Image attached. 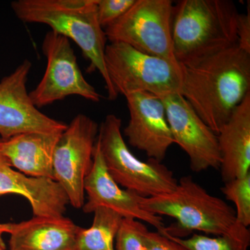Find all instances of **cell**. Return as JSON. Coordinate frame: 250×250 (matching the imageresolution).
Instances as JSON below:
<instances>
[{"mask_svg":"<svg viewBox=\"0 0 250 250\" xmlns=\"http://www.w3.org/2000/svg\"><path fill=\"white\" fill-rule=\"evenodd\" d=\"M179 66L181 95L218 134L250 93V54L236 44Z\"/></svg>","mask_w":250,"mask_h":250,"instance_id":"1","label":"cell"},{"mask_svg":"<svg viewBox=\"0 0 250 250\" xmlns=\"http://www.w3.org/2000/svg\"><path fill=\"white\" fill-rule=\"evenodd\" d=\"M98 0H17L11 8L26 23L49 26L52 31L73 41L90 62L88 71H98L107 90L108 99L118 98L105 63L107 41L97 16Z\"/></svg>","mask_w":250,"mask_h":250,"instance_id":"2","label":"cell"},{"mask_svg":"<svg viewBox=\"0 0 250 250\" xmlns=\"http://www.w3.org/2000/svg\"><path fill=\"white\" fill-rule=\"evenodd\" d=\"M236 5L231 0H181L173 7L172 36L179 64L236 45Z\"/></svg>","mask_w":250,"mask_h":250,"instance_id":"3","label":"cell"},{"mask_svg":"<svg viewBox=\"0 0 250 250\" xmlns=\"http://www.w3.org/2000/svg\"><path fill=\"white\" fill-rule=\"evenodd\" d=\"M141 207L153 214L175 219L163 235L176 238H184L193 231L218 236L228 232L236 222L232 207L208 193L190 175L179 179L173 191L143 197Z\"/></svg>","mask_w":250,"mask_h":250,"instance_id":"4","label":"cell"},{"mask_svg":"<svg viewBox=\"0 0 250 250\" xmlns=\"http://www.w3.org/2000/svg\"><path fill=\"white\" fill-rule=\"evenodd\" d=\"M121 126V118L108 115L99 128L97 139L112 178L145 198L173 191L178 181L172 171L154 159L143 161L135 156L123 139Z\"/></svg>","mask_w":250,"mask_h":250,"instance_id":"5","label":"cell"},{"mask_svg":"<svg viewBox=\"0 0 250 250\" xmlns=\"http://www.w3.org/2000/svg\"><path fill=\"white\" fill-rule=\"evenodd\" d=\"M105 63L116 93L146 92L159 98L180 93L179 65L140 52L123 42H110L105 49Z\"/></svg>","mask_w":250,"mask_h":250,"instance_id":"6","label":"cell"},{"mask_svg":"<svg viewBox=\"0 0 250 250\" xmlns=\"http://www.w3.org/2000/svg\"><path fill=\"white\" fill-rule=\"evenodd\" d=\"M173 7L171 0H136L127 12L104 29L106 39L179 65L172 42Z\"/></svg>","mask_w":250,"mask_h":250,"instance_id":"7","label":"cell"},{"mask_svg":"<svg viewBox=\"0 0 250 250\" xmlns=\"http://www.w3.org/2000/svg\"><path fill=\"white\" fill-rule=\"evenodd\" d=\"M99 128L89 117L77 115L61 134L54 149V179L62 186L69 204L76 208L85 203L83 184L93 165Z\"/></svg>","mask_w":250,"mask_h":250,"instance_id":"8","label":"cell"},{"mask_svg":"<svg viewBox=\"0 0 250 250\" xmlns=\"http://www.w3.org/2000/svg\"><path fill=\"white\" fill-rule=\"evenodd\" d=\"M47 67L42 80L29 97L36 108L43 107L70 95L99 103L100 94L83 77L70 40L53 31L46 34L42 45Z\"/></svg>","mask_w":250,"mask_h":250,"instance_id":"9","label":"cell"},{"mask_svg":"<svg viewBox=\"0 0 250 250\" xmlns=\"http://www.w3.org/2000/svg\"><path fill=\"white\" fill-rule=\"evenodd\" d=\"M32 63L23 61L0 81V136L9 139L23 133L61 134L67 125L49 118L31 102L27 90Z\"/></svg>","mask_w":250,"mask_h":250,"instance_id":"10","label":"cell"},{"mask_svg":"<svg viewBox=\"0 0 250 250\" xmlns=\"http://www.w3.org/2000/svg\"><path fill=\"white\" fill-rule=\"evenodd\" d=\"M174 143L187 153L190 169L200 172L209 168L219 169L221 154L218 136L202 121L180 93L161 98Z\"/></svg>","mask_w":250,"mask_h":250,"instance_id":"11","label":"cell"},{"mask_svg":"<svg viewBox=\"0 0 250 250\" xmlns=\"http://www.w3.org/2000/svg\"><path fill=\"white\" fill-rule=\"evenodd\" d=\"M87 201L82 207L85 213H93L100 207L116 212L123 219L144 221L164 234L166 226L159 215L149 213L141 207L142 197L123 188L108 173L98 141L93 152V162L83 184Z\"/></svg>","mask_w":250,"mask_h":250,"instance_id":"12","label":"cell"},{"mask_svg":"<svg viewBox=\"0 0 250 250\" xmlns=\"http://www.w3.org/2000/svg\"><path fill=\"white\" fill-rule=\"evenodd\" d=\"M130 119L125 136L132 147L149 159L162 162L174 143L162 100L153 94L138 92L125 96Z\"/></svg>","mask_w":250,"mask_h":250,"instance_id":"13","label":"cell"},{"mask_svg":"<svg viewBox=\"0 0 250 250\" xmlns=\"http://www.w3.org/2000/svg\"><path fill=\"white\" fill-rule=\"evenodd\" d=\"M9 194L27 199L34 216H62L69 204L58 182L52 179L29 177L15 170L0 155V195Z\"/></svg>","mask_w":250,"mask_h":250,"instance_id":"14","label":"cell"},{"mask_svg":"<svg viewBox=\"0 0 250 250\" xmlns=\"http://www.w3.org/2000/svg\"><path fill=\"white\" fill-rule=\"evenodd\" d=\"M82 228L64 215L11 223L9 250H75Z\"/></svg>","mask_w":250,"mask_h":250,"instance_id":"15","label":"cell"},{"mask_svg":"<svg viewBox=\"0 0 250 250\" xmlns=\"http://www.w3.org/2000/svg\"><path fill=\"white\" fill-rule=\"evenodd\" d=\"M61 134L29 132L0 138V155L25 175L54 179V151Z\"/></svg>","mask_w":250,"mask_h":250,"instance_id":"16","label":"cell"},{"mask_svg":"<svg viewBox=\"0 0 250 250\" xmlns=\"http://www.w3.org/2000/svg\"><path fill=\"white\" fill-rule=\"evenodd\" d=\"M218 141L221 154L224 183L250 172V93L220 129Z\"/></svg>","mask_w":250,"mask_h":250,"instance_id":"17","label":"cell"},{"mask_svg":"<svg viewBox=\"0 0 250 250\" xmlns=\"http://www.w3.org/2000/svg\"><path fill=\"white\" fill-rule=\"evenodd\" d=\"M90 228H82L75 250H116L115 243L123 217L107 208H97Z\"/></svg>","mask_w":250,"mask_h":250,"instance_id":"18","label":"cell"},{"mask_svg":"<svg viewBox=\"0 0 250 250\" xmlns=\"http://www.w3.org/2000/svg\"><path fill=\"white\" fill-rule=\"evenodd\" d=\"M189 250H248L250 246V230L236 223L228 232L210 237L193 233L190 238L167 236Z\"/></svg>","mask_w":250,"mask_h":250,"instance_id":"19","label":"cell"},{"mask_svg":"<svg viewBox=\"0 0 250 250\" xmlns=\"http://www.w3.org/2000/svg\"><path fill=\"white\" fill-rule=\"evenodd\" d=\"M227 200L236 206V223L246 228L250 225V172L225 183L220 188Z\"/></svg>","mask_w":250,"mask_h":250,"instance_id":"20","label":"cell"},{"mask_svg":"<svg viewBox=\"0 0 250 250\" xmlns=\"http://www.w3.org/2000/svg\"><path fill=\"white\" fill-rule=\"evenodd\" d=\"M147 230L139 220L123 219L116 238V250H146L143 235Z\"/></svg>","mask_w":250,"mask_h":250,"instance_id":"21","label":"cell"},{"mask_svg":"<svg viewBox=\"0 0 250 250\" xmlns=\"http://www.w3.org/2000/svg\"><path fill=\"white\" fill-rule=\"evenodd\" d=\"M136 0H98L97 16L103 29H106L127 12Z\"/></svg>","mask_w":250,"mask_h":250,"instance_id":"22","label":"cell"},{"mask_svg":"<svg viewBox=\"0 0 250 250\" xmlns=\"http://www.w3.org/2000/svg\"><path fill=\"white\" fill-rule=\"evenodd\" d=\"M143 243L146 250H189L168 237L149 230L143 235Z\"/></svg>","mask_w":250,"mask_h":250,"instance_id":"23","label":"cell"},{"mask_svg":"<svg viewBox=\"0 0 250 250\" xmlns=\"http://www.w3.org/2000/svg\"><path fill=\"white\" fill-rule=\"evenodd\" d=\"M248 13L239 14L237 19V45L240 48L250 54V6L248 4Z\"/></svg>","mask_w":250,"mask_h":250,"instance_id":"24","label":"cell"},{"mask_svg":"<svg viewBox=\"0 0 250 250\" xmlns=\"http://www.w3.org/2000/svg\"><path fill=\"white\" fill-rule=\"evenodd\" d=\"M11 223H0V235L9 233Z\"/></svg>","mask_w":250,"mask_h":250,"instance_id":"25","label":"cell"},{"mask_svg":"<svg viewBox=\"0 0 250 250\" xmlns=\"http://www.w3.org/2000/svg\"><path fill=\"white\" fill-rule=\"evenodd\" d=\"M5 249H6V246L3 240L2 235H0V250H5Z\"/></svg>","mask_w":250,"mask_h":250,"instance_id":"26","label":"cell"}]
</instances>
